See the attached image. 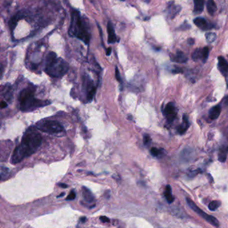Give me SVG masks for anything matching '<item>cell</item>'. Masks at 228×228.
I'll use <instances>...</instances> for the list:
<instances>
[{
	"label": "cell",
	"instance_id": "obj_1",
	"mask_svg": "<svg viewBox=\"0 0 228 228\" xmlns=\"http://www.w3.org/2000/svg\"><path fill=\"white\" fill-rule=\"evenodd\" d=\"M42 143V137L36 128L31 127L23 135L21 141L13 151L11 158L13 164H16L24 158L34 153Z\"/></svg>",
	"mask_w": 228,
	"mask_h": 228
},
{
	"label": "cell",
	"instance_id": "obj_2",
	"mask_svg": "<svg viewBox=\"0 0 228 228\" xmlns=\"http://www.w3.org/2000/svg\"><path fill=\"white\" fill-rule=\"evenodd\" d=\"M68 34L71 37H76L86 44H88L90 40V34L88 21L81 17L79 11L74 10L72 13L71 23Z\"/></svg>",
	"mask_w": 228,
	"mask_h": 228
},
{
	"label": "cell",
	"instance_id": "obj_3",
	"mask_svg": "<svg viewBox=\"0 0 228 228\" xmlns=\"http://www.w3.org/2000/svg\"><path fill=\"white\" fill-rule=\"evenodd\" d=\"M35 89L34 87H27L21 91L19 96L20 110L22 112H31L36 109L42 108L50 104L49 101H43L34 97Z\"/></svg>",
	"mask_w": 228,
	"mask_h": 228
},
{
	"label": "cell",
	"instance_id": "obj_4",
	"mask_svg": "<svg viewBox=\"0 0 228 228\" xmlns=\"http://www.w3.org/2000/svg\"><path fill=\"white\" fill-rule=\"evenodd\" d=\"M69 69L68 64L62 58H58L54 52L48 54L46 61L45 71L53 77H60L65 75Z\"/></svg>",
	"mask_w": 228,
	"mask_h": 228
},
{
	"label": "cell",
	"instance_id": "obj_5",
	"mask_svg": "<svg viewBox=\"0 0 228 228\" xmlns=\"http://www.w3.org/2000/svg\"><path fill=\"white\" fill-rule=\"evenodd\" d=\"M36 128L47 133H58L64 131V128L57 121L42 120L36 123Z\"/></svg>",
	"mask_w": 228,
	"mask_h": 228
},
{
	"label": "cell",
	"instance_id": "obj_6",
	"mask_svg": "<svg viewBox=\"0 0 228 228\" xmlns=\"http://www.w3.org/2000/svg\"><path fill=\"white\" fill-rule=\"evenodd\" d=\"M187 200V204L189 205V206L191 208V209L193 210V211L195 212L198 214L199 215H200L201 217H202L204 219H205L206 221L207 222H209L210 224H211V225H213L214 226H215V227H218L219 225V221H218V220L216 219L215 217H213V216L212 215H208L206 213H205V212L203 211L200 209V208H199L197 206L195 203L193 202L191 200H190V199L189 198H187L186 199Z\"/></svg>",
	"mask_w": 228,
	"mask_h": 228
},
{
	"label": "cell",
	"instance_id": "obj_7",
	"mask_svg": "<svg viewBox=\"0 0 228 228\" xmlns=\"http://www.w3.org/2000/svg\"><path fill=\"white\" fill-rule=\"evenodd\" d=\"M84 86L86 93V99L88 101H92V99L94 97L96 92V88L93 83V81L89 77H86L84 78Z\"/></svg>",
	"mask_w": 228,
	"mask_h": 228
},
{
	"label": "cell",
	"instance_id": "obj_8",
	"mask_svg": "<svg viewBox=\"0 0 228 228\" xmlns=\"http://www.w3.org/2000/svg\"><path fill=\"white\" fill-rule=\"evenodd\" d=\"M163 114L169 123L173 122L177 115L175 104L172 102L169 103L163 110Z\"/></svg>",
	"mask_w": 228,
	"mask_h": 228
},
{
	"label": "cell",
	"instance_id": "obj_9",
	"mask_svg": "<svg viewBox=\"0 0 228 228\" xmlns=\"http://www.w3.org/2000/svg\"><path fill=\"white\" fill-rule=\"evenodd\" d=\"M107 32H108V42L109 44H114L117 42L115 32H114V27L112 23L109 21L107 25Z\"/></svg>",
	"mask_w": 228,
	"mask_h": 228
},
{
	"label": "cell",
	"instance_id": "obj_10",
	"mask_svg": "<svg viewBox=\"0 0 228 228\" xmlns=\"http://www.w3.org/2000/svg\"><path fill=\"white\" fill-rule=\"evenodd\" d=\"M218 68L221 73L227 77L228 75V62L221 56L218 57Z\"/></svg>",
	"mask_w": 228,
	"mask_h": 228
},
{
	"label": "cell",
	"instance_id": "obj_11",
	"mask_svg": "<svg viewBox=\"0 0 228 228\" xmlns=\"http://www.w3.org/2000/svg\"><path fill=\"white\" fill-rule=\"evenodd\" d=\"M189 127V122L188 120V117L187 115L184 114L183 116V123L177 128V132L179 134L183 135L185 133Z\"/></svg>",
	"mask_w": 228,
	"mask_h": 228
},
{
	"label": "cell",
	"instance_id": "obj_12",
	"mask_svg": "<svg viewBox=\"0 0 228 228\" xmlns=\"http://www.w3.org/2000/svg\"><path fill=\"white\" fill-rule=\"evenodd\" d=\"M193 22L199 28L202 30H207L211 28L207 20L202 17H197L193 20Z\"/></svg>",
	"mask_w": 228,
	"mask_h": 228
},
{
	"label": "cell",
	"instance_id": "obj_13",
	"mask_svg": "<svg viewBox=\"0 0 228 228\" xmlns=\"http://www.w3.org/2000/svg\"><path fill=\"white\" fill-rule=\"evenodd\" d=\"M221 108L220 106H215L210 109L209 112V117L211 120H216L219 116Z\"/></svg>",
	"mask_w": 228,
	"mask_h": 228
},
{
	"label": "cell",
	"instance_id": "obj_14",
	"mask_svg": "<svg viewBox=\"0 0 228 228\" xmlns=\"http://www.w3.org/2000/svg\"><path fill=\"white\" fill-rule=\"evenodd\" d=\"M173 61L178 62V63H185L187 61V57L181 51H177L176 55L171 57Z\"/></svg>",
	"mask_w": 228,
	"mask_h": 228
},
{
	"label": "cell",
	"instance_id": "obj_15",
	"mask_svg": "<svg viewBox=\"0 0 228 228\" xmlns=\"http://www.w3.org/2000/svg\"><path fill=\"white\" fill-rule=\"evenodd\" d=\"M205 0H194V12L195 13H201L204 9Z\"/></svg>",
	"mask_w": 228,
	"mask_h": 228
},
{
	"label": "cell",
	"instance_id": "obj_16",
	"mask_svg": "<svg viewBox=\"0 0 228 228\" xmlns=\"http://www.w3.org/2000/svg\"><path fill=\"white\" fill-rule=\"evenodd\" d=\"M207 9L210 15H213L217 11V5L213 0H207Z\"/></svg>",
	"mask_w": 228,
	"mask_h": 228
},
{
	"label": "cell",
	"instance_id": "obj_17",
	"mask_svg": "<svg viewBox=\"0 0 228 228\" xmlns=\"http://www.w3.org/2000/svg\"><path fill=\"white\" fill-rule=\"evenodd\" d=\"M82 196L84 200L88 202H92L94 200V196L90 191L85 187H83Z\"/></svg>",
	"mask_w": 228,
	"mask_h": 228
},
{
	"label": "cell",
	"instance_id": "obj_18",
	"mask_svg": "<svg viewBox=\"0 0 228 228\" xmlns=\"http://www.w3.org/2000/svg\"><path fill=\"white\" fill-rule=\"evenodd\" d=\"M165 196L167 201L168 202V203H169V204H171V203L174 201V198H173L172 192H171V188L169 185H167L166 189H165Z\"/></svg>",
	"mask_w": 228,
	"mask_h": 228
},
{
	"label": "cell",
	"instance_id": "obj_19",
	"mask_svg": "<svg viewBox=\"0 0 228 228\" xmlns=\"http://www.w3.org/2000/svg\"><path fill=\"white\" fill-rule=\"evenodd\" d=\"M202 54H203V49L200 48L196 49L192 54L193 59L196 61V60L202 59Z\"/></svg>",
	"mask_w": 228,
	"mask_h": 228
},
{
	"label": "cell",
	"instance_id": "obj_20",
	"mask_svg": "<svg viewBox=\"0 0 228 228\" xmlns=\"http://www.w3.org/2000/svg\"><path fill=\"white\" fill-rule=\"evenodd\" d=\"M220 205H221V203L219 201H213V202H210L209 206H208V208L211 211H215L219 207Z\"/></svg>",
	"mask_w": 228,
	"mask_h": 228
},
{
	"label": "cell",
	"instance_id": "obj_21",
	"mask_svg": "<svg viewBox=\"0 0 228 228\" xmlns=\"http://www.w3.org/2000/svg\"><path fill=\"white\" fill-rule=\"evenodd\" d=\"M216 34L215 33H212V32H208L205 34V38L206 40L208 42L212 43L214 41L216 40Z\"/></svg>",
	"mask_w": 228,
	"mask_h": 228
},
{
	"label": "cell",
	"instance_id": "obj_22",
	"mask_svg": "<svg viewBox=\"0 0 228 228\" xmlns=\"http://www.w3.org/2000/svg\"><path fill=\"white\" fill-rule=\"evenodd\" d=\"M209 49L208 47H205L204 48H203L202 60L203 63H205V62L207 61L208 56H209Z\"/></svg>",
	"mask_w": 228,
	"mask_h": 228
},
{
	"label": "cell",
	"instance_id": "obj_23",
	"mask_svg": "<svg viewBox=\"0 0 228 228\" xmlns=\"http://www.w3.org/2000/svg\"><path fill=\"white\" fill-rule=\"evenodd\" d=\"M17 18L16 16L13 17L12 18L10 19V21H9V28H10V29H11V32H13V31L14 30L15 26H16V25H17Z\"/></svg>",
	"mask_w": 228,
	"mask_h": 228
},
{
	"label": "cell",
	"instance_id": "obj_24",
	"mask_svg": "<svg viewBox=\"0 0 228 228\" xmlns=\"http://www.w3.org/2000/svg\"><path fill=\"white\" fill-rule=\"evenodd\" d=\"M9 170L8 168L7 167L1 166V180H3V179L5 178L7 175H9Z\"/></svg>",
	"mask_w": 228,
	"mask_h": 228
},
{
	"label": "cell",
	"instance_id": "obj_25",
	"mask_svg": "<svg viewBox=\"0 0 228 228\" xmlns=\"http://www.w3.org/2000/svg\"><path fill=\"white\" fill-rule=\"evenodd\" d=\"M226 157H227L226 152L223 149L220 150L219 153V158H218L219 159V161H221V162H225L226 160Z\"/></svg>",
	"mask_w": 228,
	"mask_h": 228
},
{
	"label": "cell",
	"instance_id": "obj_26",
	"mask_svg": "<svg viewBox=\"0 0 228 228\" xmlns=\"http://www.w3.org/2000/svg\"><path fill=\"white\" fill-rule=\"evenodd\" d=\"M181 7L179 6V5H177V6H175L173 7L172 9V11H171V18H173L175 17L176 15L178 14L179 11H180Z\"/></svg>",
	"mask_w": 228,
	"mask_h": 228
},
{
	"label": "cell",
	"instance_id": "obj_27",
	"mask_svg": "<svg viewBox=\"0 0 228 228\" xmlns=\"http://www.w3.org/2000/svg\"><path fill=\"white\" fill-rule=\"evenodd\" d=\"M151 155H153V156L157 157V156H159V155H160L161 151H159V150L157 148L153 147V148H151Z\"/></svg>",
	"mask_w": 228,
	"mask_h": 228
},
{
	"label": "cell",
	"instance_id": "obj_28",
	"mask_svg": "<svg viewBox=\"0 0 228 228\" xmlns=\"http://www.w3.org/2000/svg\"><path fill=\"white\" fill-rule=\"evenodd\" d=\"M151 137L149 135H147V134H145V135H144L143 137V143L145 145H149V144L151 143Z\"/></svg>",
	"mask_w": 228,
	"mask_h": 228
},
{
	"label": "cell",
	"instance_id": "obj_29",
	"mask_svg": "<svg viewBox=\"0 0 228 228\" xmlns=\"http://www.w3.org/2000/svg\"><path fill=\"white\" fill-rule=\"evenodd\" d=\"M115 75H116V79H117V81H118V82L122 83V79H121V77H120V71H119V70H118L117 67H116V68H115Z\"/></svg>",
	"mask_w": 228,
	"mask_h": 228
},
{
	"label": "cell",
	"instance_id": "obj_30",
	"mask_svg": "<svg viewBox=\"0 0 228 228\" xmlns=\"http://www.w3.org/2000/svg\"><path fill=\"white\" fill-rule=\"evenodd\" d=\"M76 198V194L74 193V191H72L70 192V194L68 195L67 198H66V200H74Z\"/></svg>",
	"mask_w": 228,
	"mask_h": 228
},
{
	"label": "cell",
	"instance_id": "obj_31",
	"mask_svg": "<svg viewBox=\"0 0 228 228\" xmlns=\"http://www.w3.org/2000/svg\"><path fill=\"white\" fill-rule=\"evenodd\" d=\"M100 220L103 223H108V222H110L109 218L106 217V216H101V217H100Z\"/></svg>",
	"mask_w": 228,
	"mask_h": 228
},
{
	"label": "cell",
	"instance_id": "obj_32",
	"mask_svg": "<svg viewBox=\"0 0 228 228\" xmlns=\"http://www.w3.org/2000/svg\"><path fill=\"white\" fill-rule=\"evenodd\" d=\"M191 28V26L189 24H187V23H185L183 25H182L181 26V30H188V29H189Z\"/></svg>",
	"mask_w": 228,
	"mask_h": 228
},
{
	"label": "cell",
	"instance_id": "obj_33",
	"mask_svg": "<svg viewBox=\"0 0 228 228\" xmlns=\"http://www.w3.org/2000/svg\"><path fill=\"white\" fill-rule=\"evenodd\" d=\"M7 106V103L5 102V101H1V109H3V108H6Z\"/></svg>",
	"mask_w": 228,
	"mask_h": 228
},
{
	"label": "cell",
	"instance_id": "obj_34",
	"mask_svg": "<svg viewBox=\"0 0 228 228\" xmlns=\"http://www.w3.org/2000/svg\"><path fill=\"white\" fill-rule=\"evenodd\" d=\"M182 72V70L179 68H176V69L173 70V73H181Z\"/></svg>",
	"mask_w": 228,
	"mask_h": 228
},
{
	"label": "cell",
	"instance_id": "obj_35",
	"mask_svg": "<svg viewBox=\"0 0 228 228\" xmlns=\"http://www.w3.org/2000/svg\"><path fill=\"white\" fill-rule=\"evenodd\" d=\"M187 42H188V44L189 45H193L195 43V40L193 38H189V39H188Z\"/></svg>",
	"mask_w": 228,
	"mask_h": 228
},
{
	"label": "cell",
	"instance_id": "obj_36",
	"mask_svg": "<svg viewBox=\"0 0 228 228\" xmlns=\"http://www.w3.org/2000/svg\"><path fill=\"white\" fill-rule=\"evenodd\" d=\"M111 52H112V50H111L110 48H108L106 50V56H110V54H111Z\"/></svg>",
	"mask_w": 228,
	"mask_h": 228
},
{
	"label": "cell",
	"instance_id": "obj_37",
	"mask_svg": "<svg viewBox=\"0 0 228 228\" xmlns=\"http://www.w3.org/2000/svg\"><path fill=\"white\" fill-rule=\"evenodd\" d=\"M58 185H59V186L62 188H66L68 187L67 185L65 184H62V183H60V184H59Z\"/></svg>",
	"mask_w": 228,
	"mask_h": 228
},
{
	"label": "cell",
	"instance_id": "obj_38",
	"mask_svg": "<svg viewBox=\"0 0 228 228\" xmlns=\"http://www.w3.org/2000/svg\"><path fill=\"white\" fill-rule=\"evenodd\" d=\"M80 221H81V222H82V223H84V222L86 221V217H81L80 218Z\"/></svg>",
	"mask_w": 228,
	"mask_h": 228
},
{
	"label": "cell",
	"instance_id": "obj_39",
	"mask_svg": "<svg viewBox=\"0 0 228 228\" xmlns=\"http://www.w3.org/2000/svg\"><path fill=\"white\" fill-rule=\"evenodd\" d=\"M64 195H65V194H64V193H62V194H60V196H58V198H61V197L64 196Z\"/></svg>",
	"mask_w": 228,
	"mask_h": 228
},
{
	"label": "cell",
	"instance_id": "obj_40",
	"mask_svg": "<svg viewBox=\"0 0 228 228\" xmlns=\"http://www.w3.org/2000/svg\"><path fill=\"white\" fill-rule=\"evenodd\" d=\"M143 1H145V3H149V2H150V1H151V0H143Z\"/></svg>",
	"mask_w": 228,
	"mask_h": 228
},
{
	"label": "cell",
	"instance_id": "obj_41",
	"mask_svg": "<svg viewBox=\"0 0 228 228\" xmlns=\"http://www.w3.org/2000/svg\"><path fill=\"white\" fill-rule=\"evenodd\" d=\"M227 86H228V75L227 76Z\"/></svg>",
	"mask_w": 228,
	"mask_h": 228
},
{
	"label": "cell",
	"instance_id": "obj_42",
	"mask_svg": "<svg viewBox=\"0 0 228 228\" xmlns=\"http://www.w3.org/2000/svg\"><path fill=\"white\" fill-rule=\"evenodd\" d=\"M121 1H124V0H121Z\"/></svg>",
	"mask_w": 228,
	"mask_h": 228
},
{
	"label": "cell",
	"instance_id": "obj_43",
	"mask_svg": "<svg viewBox=\"0 0 228 228\" xmlns=\"http://www.w3.org/2000/svg\"><path fill=\"white\" fill-rule=\"evenodd\" d=\"M227 149H228V147H227Z\"/></svg>",
	"mask_w": 228,
	"mask_h": 228
}]
</instances>
